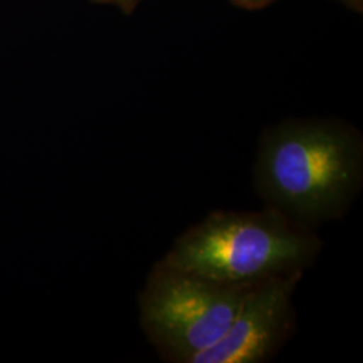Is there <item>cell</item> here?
<instances>
[{
    "label": "cell",
    "instance_id": "cell-5",
    "mask_svg": "<svg viewBox=\"0 0 363 363\" xmlns=\"http://www.w3.org/2000/svg\"><path fill=\"white\" fill-rule=\"evenodd\" d=\"M233 3H235L237 6H241V7H247V9H255V7H259V6H264L272 0H232Z\"/></svg>",
    "mask_w": 363,
    "mask_h": 363
},
{
    "label": "cell",
    "instance_id": "cell-2",
    "mask_svg": "<svg viewBox=\"0 0 363 363\" xmlns=\"http://www.w3.org/2000/svg\"><path fill=\"white\" fill-rule=\"evenodd\" d=\"M322 247L276 208L214 211L179 235L163 259L225 284L256 286L304 272Z\"/></svg>",
    "mask_w": 363,
    "mask_h": 363
},
{
    "label": "cell",
    "instance_id": "cell-3",
    "mask_svg": "<svg viewBox=\"0 0 363 363\" xmlns=\"http://www.w3.org/2000/svg\"><path fill=\"white\" fill-rule=\"evenodd\" d=\"M253 286H230L157 261L139 295L140 323L166 362L193 363L233 322Z\"/></svg>",
    "mask_w": 363,
    "mask_h": 363
},
{
    "label": "cell",
    "instance_id": "cell-4",
    "mask_svg": "<svg viewBox=\"0 0 363 363\" xmlns=\"http://www.w3.org/2000/svg\"><path fill=\"white\" fill-rule=\"evenodd\" d=\"M303 273L273 277L249 289L229 330L193 363H262L295 328L292 298Z\"/></svg>",
    "mask_w": 363,
    "mask_h": 363
},
{
    "label": "cell",
    "instance_id": "cell-7",
    "mask_svg": "<svg viewBox=\"0 0 363 363\" xmlns=\"http://www.w3.org/2000/svg\"><path fill=\"white\" fill-rule=\"evenodd\" d=\"M346 1H354V3H358V1H361V0H346Z\"/></svg>",
    "mask_w": 363,
    "mask_h": 363
},
{
    "label": "cell",
    "instance_id": "cell-6",
    "mask_svg": "<svg viewBox=\"0 0 363 363\" xmlns=\"http://www.w3.org/2000/svg\"><path fill=\"white\" fill-rule=\"evenodd\" d=\"M97 1H104V3H112V4H116L123 7L124 10H130L135 7V4L139 1V0H97Z\"/></svg>",
    "mask_w": 363,
    "mask_h": 363
},
{
    "label": "cell",
    "instance_id": "cell-1",
    "mask_svg": "<svg viewBox=\"0 0 363 363\" xmlns=\"http://www.w3.org/2000/svg\"><path fill=\"white\" fill-rule=\"evenodd\" d=\"M362 179V136L349 124L291 120L265 130L259 140V196L303 228L342 217Z\"/></svg>",
    "mask_w": 363,
    "mask_h": 363
}]
</instances>
